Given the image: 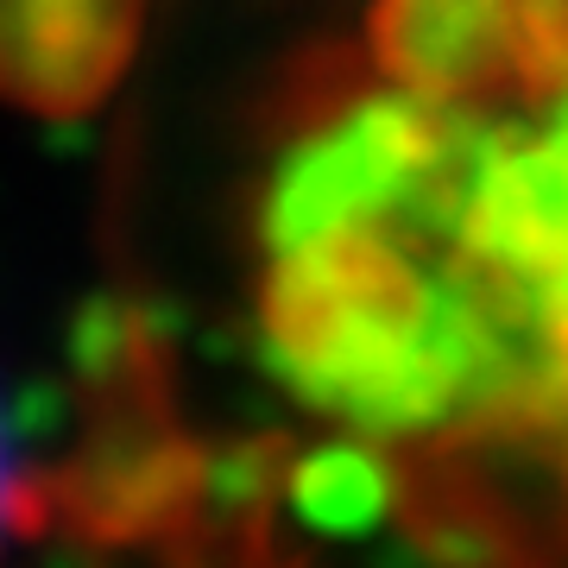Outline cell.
Instances as JSON below:
<instances>
[{
    "mask_svg": "<svg viewBox=\"0 0 568 568\" xmlns=\"http://www.w3.org/2000/svg\"><path fill=\"white\" fill-rule=\"evenodd\" d=\"M159 568H304V556L284 544L278 499H209L203 518L159 549Z\"/></svg>",
    "mask_w": 568,
    "mask_h": 568,
    "instance_id": "ba28073f",
    "label": "cell"
},
{
    "mask_svg": "<svg viewBox=\"0 0 568 568\" xmlns=\"http://www.w3.org/2000/svg\"><path fill=\"white\" fill-rule=\"evenodd\" d=\"M366 51L379 77L436 108L511 89V0H373Z\"/></svg>",
    "mask_w": 568,
    "mask_h": 568,
    "instance_id": "277c9868",
    "label": "cell"
},
{
    "mask_svg": "<svg viewBox=\"0 0 568 568\" xmlns=\"http://www.w3.org/2000/svg\"><path fill=\"white\" fill-rule=\"evenodd\" d=\"M511 95L525 108L568 102V0H511Z\"/></svg>",
    "mask_w": 568,
    "mask_h": 568,
    "instance_id": "9c48e42d",
    "label": "cell"
},
{
    "mask_svg": "<svg viewBox=\"0 0 568 568\" xmlns=\"http://www.w3.org/2000/svg\"><path fill=\"white\" fill-rule=\"evenodd\" d=\"M215 448L190 436L178 405L102 410L51 467L58 530L89 556H159L203 518Z\"/></svg>",
    "mask_w": 568,
    "mask_h": 568,
    "instance_id": "6da1fadb",
    "label": "cell"
},
{
    "mask_svg": "<svg viewBox=\"0 0 568 568\" xmlns=\"http://www.w3.org/2000/svg\"><path fill=\"white\" fill-rule=\"evenodd\" d=\"M152 0H0V82L26 114L82 121L114 95Z\"/></svg>",
    "mask_w": 568,
    "mask_h": 568,
    "instance_id": "7a4b0ae2",
    "label": "cell"
},
{
    "mask_svg": "<svg viewBox=\"0 0 568 568\" xmlns=\"http://www.w3.org/2000/svg\"><path fill=\"white\" fill-rule=\"evenodd\" d=\"M562 487H568V474H562Z\"/></svg>",
    "mask_w": 568,
    "mask_h": 568,
    "instance_id": "30bf717a",
    "label": "cell"
},
{
    "mask_svg": "<svg viewBox=\"0 0 568 568\" xmlns=\"http://www.w3.org/2000/svg\"><path fill=\"white\" fill-rule=\"evenodd\" d=\"M429 568H556L537 525L493 480L480 443L417 436L398 443V518Z\"/></svg>",
    "mask_w": 568,
    "mask_h": 568,
    "instance_id": "3957f363",
    "label": "cell"
},
{
    "mask_svg": "<svg viewBox=\"0 0 568 568\" xmlns=\"http://www.w3.org/2000/svg\"><path fill=\"white\" fill-rule=\"evenodd\" d=\"M379 63L366 44L347 39H310L297 44L291 58H278L253 89V108H246V126L265 152H291L297 140L335 126L342 114H354L361 102L379 95Z\"/></svg>",
    "mask_w": 568,
    "mask_h": 568,
    "instance_id": "8992f818",
    "label": "cell"
},
{
    "mask_svg": "<svg viewBox=\"0 0 568 568\" xmlns=\"http://www.w3.org/2000/svg\"><path fill=\"white\" fill-rule=\"evenodd\" d=\"M70 398L77 417L178 405V354L159 310L133 291H102L70 323Z\"/></svg>",
    "mask_w": 568,
    "mask_h": 568,
    "instance_id": "5b68a950",
    "label": "cell"
},
{
    "mask_svg": "<svg viewBox=\"0 0 568 568\" xmlns=\"http://www.w3.org/2000/svg\"><path fill=\"white\" fill-rule=\"evenodd\" d=\"M284 511L323 537H366L373 525L398 518V443L379 436H335L297 455Z\"/></svg>",
    "mask_w": 568,
    "mask_h": 568,
    "instance_id": "52a82bcc",
    "label": "cell"
}]
</instances>
